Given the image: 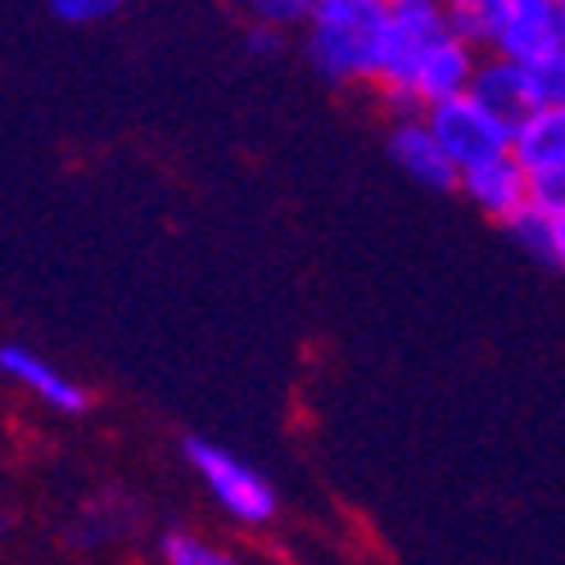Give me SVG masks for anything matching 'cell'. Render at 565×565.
I'll list each match as a JSON object with an SVG mask.
<instances>
[{
  "mask_svg": "<svg viewBox=\"0 0 565 565\" xmlns=\"http://www.w3.org/2000/svg\"><path fill=\"white\" fill-rule=\"evenodd\" d=\"M163 565H245V561H235L231 552L222 547H209L204 539L195 534H168L163 539Z\"/></svg>",
  "mask_w": 565,
  "mask_h": 565,
  "instance_id": "5bb4252c",
  "label": "cell"
},
{
  "mask_svg": "<svg viewBox=\"0 0 565 565\" xmlns=\"http://www.w3.org/2000/svg\"><path fill=\"white\" fill-rule=\"evenodd\" d=\"M476 68H480V55L470 51V45L461 41V36H452V32H444V36H435L426 51H420L412 64H407V73L394 82V86H385V96L398 105V109H435V105H448V100H461V96H470V82H476Z\"/></svg>",
  "mask_w": 565,
  "mask_h": 565,
  "instance_id": "7a4b0ae2",
  "label": "cell"
},
{
  "mask_svg": "<svg viewBox=\"0 0 565 565\" xmlns=\"http://www.w3.org/2000/svg\"><path fill=\"white\" fill-rule=\"evenodd\" d=\"M448 32V10L435 0H390V19H385V68L381 86H394L407 64L426 51L435 36Z\"/></svg>",
  "mask_w": 565,
  "mask_h": 565,
  "instance_id": "8992f818",
  "label": "cell"
},
{
  "mask_svg": "<svg viewBox=\"0 0 565 565\" xmlns=\"http://www.w3.org/2000/svg\"><path fill=\"white\" fill-rule=\"evenodd\" d=\"M390 0H317L308 19V60L331 82H381Z\"/></svg>",
  "mask_w": 565,
  "mask_h": 565,
  "instance_id": "6da1fadb",
  "label": "cell"
},
{
  "mask_svg": "<svg viewBox=\"0 0 565 565\" xmlns=\"http://www.w3.org/2000/svg\"><path fill=\"white\" fill-rule=\"evenodd\" d=\"M507 231L515 235V245H525L534 258H547L556 263V217L539 213V209H525L521 217H511Z\"/></svg>",
  "mask_w": 565,
  "mask_h": 565,
  "instance_id": "4fadbf2b",
  "label": "cell"
},
{
  "mask_svg": "<svg viewBox=\"0 0 565 565\" xmlns=\"http://www.w3.org/2000/svg\"><path fill=\"white\" fill-rule=\"evenodd\" d=\"M470 100H480L493 118H502L511 131L521 127L539 105V86H534V73L521 68V64H507L498 55L480 60L476 68V82H470Z\"/></svg>",
  "mask_w": 565,
  "mask_h": 565,
  "instance_id": "52a82bcc",
  "label": "cell"
},
{
  "mask_svg": "<svg viewBox=\"0 0 565 565\" xmlns=\"http://www.w3.org/2000/svg\"><path fill=\"white\" fill-rule=\"evenodd\" d=\"M457 185L466 191L470 204H476L480 213H489V217H498V222H511V217H521L530 209V172L511 154L461 172Z\"/></svg>",
  "mask_w": 565,
  "mask_h": 565,
  "instance_id": "ba28073f",
  "label": "cell"
},
{
  "mask_svg": "<svg viewBox=\"0 0 565 565\" xmlns=\"http://www.w3.org/2000/svg\"><path fill=\"white\" fill-rule=\"evenodd\" d=\"M426 127L435 131V140L444 146V154L452 159L457 172H470L480 163H493L502 154H511V127L502 118H493L480 100H448V105H435L420 114Z\"/></svg>",
  "mask_w": 565,
  "mask_h": 565,
  "instance_id": "277c9868",
  "label": "cell"
},
{
  "mask_svg": "<svg viewBox=\"0 0 565 565\" xmlns=\"http://www.w3.org/2000/svg\"><path fill=\"white\" fill-rule=\"evenodd\" d=\"M390 150H394V163L420 181L430 185V191H452V185L461 181V172L452 168V159L444 154V146L435 140V131L426 127V118H403L390 136Z\"/></svg>",
  "mask_w": 565,
  "mask_h": 565,
  "instance_id": "9c48e42d",
  "label": "cell"
},
{
  "mask_svg": "<svg viewBox=\"0 0 565 565\" xmlns=\"http://www.w3.org/2000/svg\"><path fill=\"white\" fill-rule=\"evenodd\" d=\"M565 51V14L561 0H507L493 55L521 68H539Z\"/></svg>",
  "mask_w": 565,
  "mask_h": 565,
  "instance_id": "5b68a950",
  "label": "cell"
},
{
  "mask_svg": "<svg viewBox=\"0 0 565 565\" xmlns=\"http://www.w3.org/2000/svg\"><path fill=\"white\" fill-rule=\"evenodd\" d=\"M561 14H565V0H561Z\"/></svg>",
  "mask_w": 565,
  "mask_h": 565,
  "instance_id": "44dd1931",
  "label": "cell"
},
{
  "mask_svg": "<svg viewBox=\"0 0 565 565\" xmlns=\"http://www.w3.org/2000/svg\"><path fill=\"white\" fill-rule=\"evenodd\" d=\"M511 159L530 177L565 168V109H534L511 131Z\"/></svg>",
  "mask_w": 565,
  "mask_h": 565,
  "instance_id": "8fae6325",
  "label": "cell"
},
{
  "mask_svg": "<svg viewBox=\"0 0 565 565\" xmlns=\"http://www.w3.org/2000/svg\"><path fill=\"white\" fill-rule=\"evenodd\" d=\"M502 6L507 0H452L448 10V32L461 36L470 51H493L498 41V28H502Z\"/></svg>",
  "mask_w": 565,
  "mask_h": 565,
  "instance_id": "7c38bea8",
  "label": "cell"
},
{
  "mask_svg": "<svg viewBox=\"0 0 565 565\" xmlns=\"http://www.w3.org/2000/svg\"><path fill=\"white\" fill-rule=\"evenodd\" d=\"M51 14L64 23H100L118 14V0H55Z\"/></svg>",
  "mask_w": 565,
  "mask_h": 565,
  "instance_id": "ac0fdd59",
  "label": "cell"
},
{
  "mask_svg": "<svg viewBox=\"0 0 565 565\" xmlns=\"http://www.w3.org/2000/svg\"><path fill=\"white\" fill-rule=\"evenodd\" d=\"M312 19V0H258L254 6V23L286 32L290 23H308Z\"/></svg>",
  "mask_w": 565,
  "mask_h": 565,
  "instance_id": "9a60e30c",
  "label": "cell"
},
{
  "mask_svg": "<svg viewBox=\"0 0 565 565\" xmlns=\"http://www.w3.org/2000/svg\"><path fill=\"white\" fill-rule=\"evenodd\" d=\"M0 371H6L10 381H19L28 394H36L41 403H51L55 412H82L90 403V394L77 381H68L60 366H51L45 358H36V353H28L19 344L0 349Z\"/></svg>",
  "mask_w": 565,
  "mask_h": 565,
  "instance_id": "30bf717a",
  "label": "cell"
},
{
  "mask_svg": "<svg viewBox=\"0 0 565 565\" xmlns=\"http://www.w3.org/2000/svg\"><path fill=\"white\" fill-rule=\"evenodd\" d=\"M185 457L200 470V480L209 484V493L217 498V507L226 515H235L241 525H267L276 515V493L271 484L258 476L249 461H241L231 448L209 444V439H185Z\"/></svg>",
  "mask_w": 565,
  "mask_h": 565,
  "instance_id": "3957f363",
  "label": "cell"
},
{
  "mask_svg": "<svg viewBox=\"0 0 565 565\" xmlns=\"http://www.w3.org/2000/svg\"><path fill=\"white\" fill-rule=\"evenodd\" d=\"M249 51H254V55H280V51H286V36H280L276 28L254 23V28H249Z\"/></svg>",
  "mask_w": 565,
  "mask_h": 565,
  "instance_id": "d6986e66",
  "label": "cell"
},
{
  "mask_svg": "<svg viewBox=\"0 0 565 565\" xmlns=\"http://www.w3.org/2000/svg\"><path fill=\"white\" fill-rule=\"evenodd\" d=\"M556 263L565 267V217H556Z\"/></svg>",
  "mask_w": 565,
  "mask_h": 565,
  "instance_id": "ffe728a7",
  "label": "cell"
},
{
  "mask_svg": "<svg viewBox=\"0 0 565 565\" xmlns=\"http://www.w3.org/2000/svg\"><path fill=\"white\" fill-rule=\"evenodd\" d=\"M530 209H539L547 217H565V168L530 177Z\"/></svg>",
  "mask_w": 565,
  "mask_h": 565,
  "instance_id": "2e32d148",
  "label": "cell"
},
{
  "mask_svg": "<svg viewBox=\"0 0 565 565\" xmlns=\"http://www.w3.org/2000/svg\"><path fill=\"white\" fill-rule=\"evenodd\" d=\"M534 73V86H539V105L543 109H565V51L552 55L547 64L530 68Z\"/></svg>",
  "mask_w": 565,
  "mask_h": 565,
  "instance_id": "e0dca14e",
  "label": "cell"
}]
</instances>
